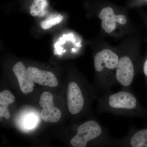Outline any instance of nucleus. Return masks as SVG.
<instances>
[{"label":"nucleus","mask_w":147,"mask_h":147,"mask_svg":"<svg viewBox=\"0 0 147 147\" xmlns=\"http://www.w3.org/2000/svg\"><path fill=\"white\" fill-rule=\"evenodd\" d=\"M98 112L115 115L133 118L140 116L142 108L132 90L122 89L101 94L98 99Z\"/></svg>","instance_id":"nucleus-1"},{"label":"nucleus","mask_w":147,"mask_h":147,"mask_svg":"<svg viewBox=\"0 0 147 147\" xmlns=\"http://www.w3.org/2000/svg\"><path fill=\"white\" fill-rule=\"evenodd\" d=\"M119 57L118 53L108 48L99 50L94 55L96 84L101 94L112 91V87L117 84L115 72Z\"/></svg>","instance_id":"nucleus-2"},{"label":"nucleus","mask_w":147,"mask_h":147,"mask_svg":"<svg viewBox=\"0 0 147 147\" xmlns=\"http://www.w3.org/2000/svg\"><path fill=\"white\" fill-rule=\"evenodd\" d=\"M76 131L70 142L72 147H86L91 142L97 146L112 147L113 138L110 137L108 129L95 120L81 124Z\"/></svg>","instance_id":"nucleus-3"},{"label":"nucleus","mask_w":147,"mask_h":147,"mask_svg":"<svg viewBox=\"0 0 147 147\" xmlns=\"http://www.w3.org/2000/svg\"><path fill=\"white\" fill-rule=\"evenodd\" d=\"M136 73V67L134 55L128 53L120 55L115 72L117 84L120 85L122 89L131 90V85Z\"/></svg>","instance_id":"nucleus-4"},{"label":"nucleus","mask_w":147,"mask_h":147,"mask_svg":"<svg viewBox=\"0 0 147 147\" xmlns=\"http://www.w3.org/2000/svg\"><path fill=\"white\" fill-rule=\"evenodd\" d=\"M67 101L69 111L71 115H76L84 110L86 103V100L84 91L77 82L73 81L68 84Z\"/></svg>","instance_id":"nucleus-5"},{"label":"nucleus","mask_w":147,"mask_h":147,"mask_svg":"<svg viewBox=\"0 0 147 147\" xmlns=\"http://www.w3.org/2000/svg\"><path fill=\"white\" fill-rule=\"evenodd\" d=\"M101 20V26L107 34L113 33L119 25H125L127 18L123 14H116L115 10L110 6H106L101 9L98 14Z\"/></svg>","instance_id":"nucleus-6"},{"label":"nucleus","mask_w":147,"mask_h":147,"mask_svg":"<svg viewBox=\"0 0 147 147\" xmlns=\"http://www.w3.org/2000/svg\"><path fill=\"white\" fill-rule=\"evenodd\" d=\"M147 147V129H130L128 134L120 139L113 138L112 147Z\"/></svg>","instance_id":"nucleus-7"},{"label":"nucleus","mask_w":147,"mask_h":147,"mask_svg":"<svg viewBox=\"0 0 147 147\" xmlns=\"http://www.w3.org/2000/svg\"><path fill=\"white\" fill-rule=\"evenodd\" d=\"M41 111V119L46 122L56 123L59 121L61 117L60 110L54 105L53 94L45 92L41 94L39 101Z\"/></svg>","instance_id":"nucleus-8"},{"label":"nucleus","mask_w":147,"mask_h":147,"mask_svg":"<svg viewBox=\"0 0 147 147\" xmlns=\"http://www.w3.org/2000/svg\"><path fill=\"white\" fill-rule=\"evenodd\" d=\"M13 73L18 79L21 92L28 94L33 91L34 82L29 75L27 69L21 62H18L12 68Z\"/></svg>","instance_id":"nucleus-9"},{"label":"nucleus","mask_w":147,"mask_h":147,"mask_svg":"<svg viewBox=\"0 0 147 147\" xmlns=\"http://www.w3.org/2000/svg\"><path fill=\"white\" fill-rule=\"evenodd\" d=\"M33 82L39 85L50 87L57 86V79L52 72L40 70L36 67H29L27 69Z\"/></svg>","instance_id":"nucleus-10"},{"label":"nucleus","mask_w":147,"mask_h":147,"mask_svg":"<svg viewBox=\"0 0 147 147\" xmlns=\"http://www.w3.org/2000/svg\"><path fill=\"white\" fill-rule=\"evenodd\" d=\"M15 97L11 92L8 90H5L0 93V117L8 119L10 115L9 112L8 105L13 103Z\"/></svg>","instance_id":"nucleus-11"},{"label":"nucleus","mask_w":147,"mask_h":147,"mask_svg":"<svg viewBox=\"0 0 147 147\" xmlns=\"http://www.w3.org/2000/svg\"><path fill=\"white\" fill-rule=\"evenodd\" d=\"M48 6L47 0H33L30 7V13L34 17L43 16Z\"/></svg>","instance_id":"nucleus-12"},{"label":"nucleus","mask_w":147,"mask_h":147,"mask_svg":"<svg viewBox=\"0 0 147 147\" xmlns=\"http://www.w3.org/2000/svg\"><path fill=\"white\" fill-rule=\"evenodd\" d=\"M63 18V16L59 14L55 18L42 21L40 24V26L41 28L44 30H47L52 28L53 26L60 23Z\"/></svg>","instance_id":"nucleus-13"},{"label":"nucleus","mask_w":147,"mask_h":147,"mask_svg":"<svg viewBox=\"0 0 147 147\" xmlns=\"http://www.w3.org/2000/svg\"><path fill=\"white\" fill-rule=\"evenodd\" d=\"M36 119L33 116H30L27 118L25 124L28 127H31L32 126H33L35 123Z\"/></svg>","instance_id":"nucleus-14"},{"label":"nucleus","mask_w":147,"mask_h":147,"mask_svg":"<svg viewBox=\"0 0 147 147\" xmlns=\"http://www.w3.org/2000/svg\"><path fill=\"white\" fill-rule=\"evenodd\" d=\"M143 69H144V72L145 75L147 76V59L144 63Z\"/></svg>","instance_id":"nucleus-15"},{"label":"nucleus","mask_w":147,"mask_h":147,"mask_svg":"<svg viewBox=\"0 0 147 147\" xmlns=\"http://www.w3.org/2000/svg\"></svg>","instance_id":"nucleus-16"}]
</instances>
